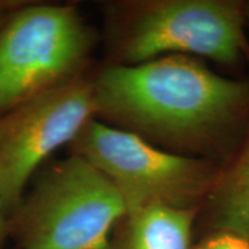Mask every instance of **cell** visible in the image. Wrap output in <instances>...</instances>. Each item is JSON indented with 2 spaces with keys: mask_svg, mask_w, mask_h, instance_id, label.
I'll return each mask as SVG.
<instances>
[{
  "mask_svg": "<svg viewBox=\"0 0 249 249\" xmlns=\"http://www.w3.org/2000/svg\"><path fill=\"white\" fill-rule=\"evenodd\" d=\"M93 118L92 76L87 73L0 117V195L12 210L40 165L71 144Z\"/></svg>",
  "mask_w": 249,
  "mask_h": 249,
  "instance_id": "obj_6",
  "label": "cell"
},
{
  "mask_svg": "<svg viewBox=\"0 0 249 249\" xmlns=\"http://www.w3.org/2000/svg\"><path fill=\"white\" fill-rule=\"evenodd\" d=\"M244 11H245L246 27L249 28V1H244Z\"/></svg>",
  "mask_w": 249,
  "mask_h": 249,
  "instance_id": "obj_12",
  "label": "cell"
},
{
  "mask_svg": "<svg viewBox=\"0 0 249 249\" xmlns=\"http://www.w3.org/2000/svg\"><path fill=\"white\" fill-rule=\"evenodd\" d=\"M192 249H249V245L230 233L216 232L200 236Z\"/></svg>",
  "mask_w": 249,
  "mask_h": 249,
  "instance_id": "obj_9",
  "label": "cell"
},
{
  "mask_svg": "<svg viewBox=\"0 0 249 249\" xmlns=\"http://www.w3.org/2000/svg\"><path fill=\"white\" fill-rule=\"evenodd\" d=\"M126 213L113 183L71 154L43 171L23 195L9 235L20 249H107Z\"/></svg>",
  "mask_w": 249,
  "mask_h": 249,
  "instance_id": "obj_3",
  "label": "cell"
},
{
  "mask_svg": "<svg viewBox=\"0 0 249 249\" xmlns=\"http://www.w3.org/2000/svg\"><path fill=\"white\" fill-rule=\"evenodd\" d=\"M26 2L27 1H21V0H0V27L8 20V18L17 9L23 6Z\"/></svg>",
  "mask_w": 249,
  "mask_h": 249,
  "instance_id": "obj_11",
  "label": "cell"
},
{
  "mask_svg": "<svg viewBox=\"0 0 249 249\" xmlns=\"http://www.w3.org/2000/svg\"><path fill=\"white\" fill-rule=\"evenodd\" d=\"M107 38L113 65L133 66L170 54H195L229 67L249 64L239 0L110 2Z\"/></svg>",
  "mask_w": 249,
  "mask_h": 249,
  "instance_id": "obj_2",
  "label": "cell"
},
{
  "mask_svg": "<svg viewBox=\"0 0 249 249\" xmlns=\"http://www.w3.org/2000/svg\"><path fill=\"white\" fill-rule=\"evenodd\" d=\"M198 210L156 204L127 211L107 249H192Z\"/></svg>",
  "mask_w": 249,
  "mask_h": 249,
  "instance_id": "obj_8",
  "label": "cell"
},
{
  "mask_svg": "<svg viewBox=\"0 0 249 249\" xmlns=\"http://www.w3.org/2000/svg\"><path fill=\"white\" fill-rule=\"evenodd\" d=\"M230 233L249 245V124L238 151L220 169L198 210L195 234Z\"/></svg>",
  "mask_w": 249,
  "mask_h": 249,
  "instance_id": "obj_7",
  "label": "cell"
},
{
  "mask_svg": "<svg viewBox=\"0 0 249 249\" xmlns=\"http://www.w3.org/2000/svg\"><path fill=\"white\" fill-rule=\"evenodd\" d=\"M96 38L74 6L27 1L0 27V117L86 73Z\"/></svg>",
  "mask_w": 249,
  "mask_h": 249,
  "instance_id": "obj_5",
  "label": "cell"
},
{
  "mask_svg": "<svg viewBox=\"0 0 249 249\" xmlns=\"http://www.w3.org/2000/svg\"><path fill=\"white\" fill-rule=\"evenodd\" d=\"M70 148L113 183L127 211L156 204L200 209L222 169L209 158L161 150L97 118L86 124Z\"/></svg>",
  "mask_w": 249,
  "mask_h": 249,
  "instance_id": "obj_4",
  "label": "cell"
},
{
  "mask_svg": "<svg viewBox=\"0 0 249 249\" xmlns=\"http://www.w3.org/2000/svg\"><path fill=\"white\" fill-rule=\"evenodd\" d=\"M14 211L6 203L2 196L0 195V245L5 240V238L9 235L11 231V220L13 217Z\"/></svg>",
  "mask_w": 249,
  "mask_h": 249,
  "instance_id": "obj_10",
  "label": "cell"
},
{
  "mask_svg": "<svg viewBox=\"0 0 249 249\" xmlns=\"http://www.w3.org/2000/svg\"><path fill=\"white\" fill-rule=\"evenodd\" d=\"M92 87L98 120L180 155L227 157L249 124V81L218 75L192 55L108 64Z\"/></svg>",
  "mask_w": 249,
  "mask_h": 249,
  "instance_id": "obj_1",
  "label": "cell"
}]
</instances>
